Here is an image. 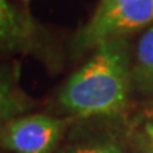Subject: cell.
Listing matches in <instances>:
<instances>
[{
    "label": "cell",
    "instance_id": "6",
    "mask_svg": "<svg viewBox=\"0 0 153 153\" xmlns=\"http://www.w3.org/2000/svg\"><path fill=\"white\" fill-rule=\"evenodd\" d=\"M132 88L153 92V24L140 36L132 57Z\"/></svg>",
    "mask_w": 153,
    "mask_h": 153
},
{
    "label": "cell",
    "instance_id": "8",
    "mask_svg": "<svg viewBox=\"0 0 153 153\" xmlns=\"http://www.w3.org/2000/svg\"><path fill=\"white\" fill-rule=\"evenodd\" d=\"M146 135H148L150 146H152V149H153V122H150V123L146 125Z\"/></svg>",
    "mask_w": 153,
    "mask_h": 153
},
{
    "label": "cell",
    "instance_id": "1",
    "mask_svg": "<svg viewBox=\"0 0 153 153\" xmlns=\"http://www.w3.org/2000/svg\"><path fill=\"white\" fill-rule=\"evenodd\" d=\"M132 91V55L126 38L111 40L94 50L84 65L58 92V105L81 118L120 115Z\"/></svg>",
    "mask_w": 153,
    "mask_h": 153
},
{
    "label": "cell",
    "instance_id": "7",
    "mask_svg": "<svg viewBox=\"0 0 153 153\" xmlns=\"http://www.w3.org/2000/svg\"><path fill=\"white\" fill-rule=\"evenodd\" d=\"M55 153H126L119 143L109 137H92L72 142Z\"/></svg>",
    "mask_w": 153,
    "mask_h": 153
},
{
    "label": "cell",
    "instance_id": "5",
    "mask_svg": "<svg viewBox=\"0 0 153 153\" xmlns=\"http://www.w3.org/2000/svg\"><path fill=\"white\" fill-rule=\"evenodd\" d=\"M36 105L20 85V64L0 61V129L10 120L27 115Z\"/></svg>",
    "mask_w": 153,
    "mask_h": 153
},
{
    "label": "cell",
    "instance_id": "4",
    "mask_svg": "<svg viewBox=\"0 0 153 153\" xmlns=\"http://www.w3.org/2000/svg\"><path fill=\"white\" fill-rule=\"evenodd\" d=\"M67 126V119L51 115H23L0 129V149L10 153H55Z\"/></svg>",
    "mask_w": 153,
    "mask_h": 153
},
{
    "label": "cell",
    "instance_id": "3",
    "mask_svg": "<svg viewBox=\"0 0 153 153\" xmlns=\"http://www.w3.org/2000/svg\"><path fill=\"white\" fill-rule=\"evenodd\" d=\"M28 54L47 65L58 61L51 34L28 11L0 0V55Z\"/></svg>",
    "mask_w": 153,
    "mask_h": 153
},
{
    "label": "cell",
    "instance_id": "9",
    "mask_svg": "<svg viewBox=\"0 0 153 153\" xmlns=\"http://www.w3.org/2000/svg\"><path fill=\"white\" fill-rule=\"evenodd\" d=\"M23 1H28V0H23Z\"/></svg>",
    "mask_w": 153,
    "mask_h": 153
},
{
    "label": "cell",
    "instance_id": "2",
    "mask_svg": "<svg viewBox=\"0 0 153 153\" xmlns=\"http://www.w3.org/2000/svg\"><path fill=\"white\" fill-rule=\"evenodd\" d=\"M152 23L153 0H99L94 14L75 33L71 47L74 54L81 55Z\"/></svg>",
    "mask_w": 153,
    "mask_h": 153
}]
</instances>
